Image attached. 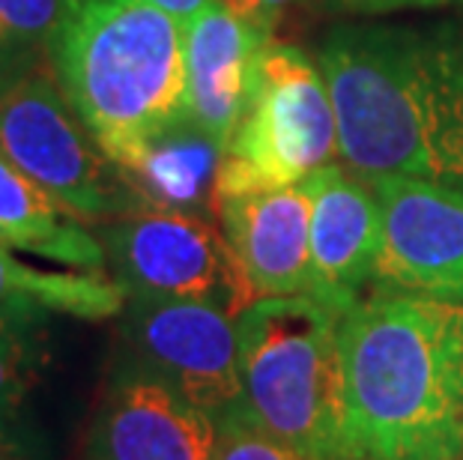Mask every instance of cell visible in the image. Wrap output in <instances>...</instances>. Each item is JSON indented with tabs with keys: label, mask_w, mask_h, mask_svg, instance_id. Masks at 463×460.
Returning <instances> with one entry per match:
<instances>
[{
	"label": "cell",
	"mask_w": 463,
	"mask_h": 460,
	"mask_svg": "<svg viewBox=\"0 0 463 460\" xmlns=\"http://www.w3.org/2000/svg\"><path fill=\"white\" fill-rule=\"evenodd\" d=\"M338 153L364 180L463 185V31L344 24L320 45Z\"/></svg>",
	"instance_id": "obj_1"
},
{
	"label": "cell",
	"mask_w": 463,
	"mask_h": 460,
	"mask_svg": "<svg viewBox=\"0 0 463 460\" xmlns=\"http://www.w3.org/2000/svg\"><path fill=\"white\" fill-rule=\"evenodd\" d=\"M338 335L368 460H463V305L377 290L344 311Z\"/></svg>",
	"instance_id": "obj_2"
},
{
	"label": "cell",
	"mask_w": 463,
	"mask_h": 460,
	"mask_svg": "<svg viewBox=\"0 0 463 460\" xmlns=\"http://www.w3.org/2000/svg\"><path fill=\"white\" fill-rule=\"evenodd\" d=\"M52 63L84 129L123 174L185 120V24L144 0H69Z\"/></svg>",
	"instance_id": "obj_3"
},
{
	"label": "cell",
	"mask_w": 463,
	"mask_h": 460,
	"mask_svg": "<svg viewBox=\"0 0 463 460\" xmlns=\"http://www.w3.org/2000/svg\"><path fill=\"white\" fill-rule=\"evenodd\" d=\"M341 311L314 296H269L236 317L242 400L305 460H368L350 422Z\"/></svg>",
	"instance_id": "obj_4"
},
{
	"label": "cell",
	"mask_w": 463,
	"mask_h": 460,
	"mask_svg": "<svg viewBox=\"0 0 463 460\" xmlns=\"http://www.w3.org/2000/svg\"><path fill=\"white\" fill-rule=\"evenodd\" d=\"M0 155L78 221H114L144 207L45 72L24 75L0 96Z\"/></svg>",
	"instance_id": "obj_5"
},
{
	"label": "cell",
	"mask_w": 463,
	"mask_h": 460,
	"mask_svg": "<svg viewBox=\"0 0 463 460\" xmlns=\"http://www.w3.org/2000/svg\"><path fill=\"white\" fill-rule=\"evenodd\" d=\"M102 246L126 299L210 302L231 317L254 302L228 237L206 215L137 207L108 221Z\"/></svg>",
	"instance_id": "obj_6"
},
{
	"label": "cell",
	"mask_w": 463,
	"mask_h": 460,
	"mask_svg": "<svg viewBox=\"0 0 463 460\" xmlns=\"http://www.w3.org/2000/svg\"><path fill=\"white\" fill-rule=\"evenodd\" d=\"M338 153V117L320 66L297 45L266 42L258 84L228 155L263 180L293 185L332 164Z\"/></svg>",
	"instance_id": "obj_7"
},
{
	"label": "cell",
	"mask_w": 463,
	"mask_h": 460,
	"mask_svg": "<svg viewBox=\"0 0 463 460\" xmlns=\"http://www.w3.org/2000/svg\"><path fill=\"white\" fill-rule=\"evenodd\" d=\"M129 361L219 418L242 400L236 317L210 302L129 299L123 308Z\"/></svg>",
	"instance_id": "obj_8"
},
{
	"label": "cell",
	"mask_w": 463,
	"mask_h": 460,
	"mask_svg": "<svg viewBox=\"0 0 463 460\" xmlns=\"http://www.w3.org/2000/svg\"><path fill=\"white\" fill-rule=\"evenodd\" d=\"M213 219L240 260L254 302L308 293L311 198L305 183H269L224 155L213 189Z\"/></svg>",
	"instance_id": "obj_9"
},
{
	"label": "cell",
	"mask_w": 463,
	"mask_h": 460,
	"mask_svg": "<svg viewBox=\"0 0 463 460\" xmlns=\"http://www.w3.org/2000/svg\"><path fill=\"white\" fill-rule=\"evenodd\" d=\"M380 201L383 290L463 305V185L421 177L371 180Z\"/></svg>",
	"instance_id": "obj_10"
},
{
	"label": "cell",
	"mask_w": 463,
	"mask_h": 460,
	"mask_svg": "<svg viewBox=\"0 0 463 460\" xmlns=\"http://www.w3.org/2000/svg\"><path fill=\"white\" fill-rule=\"evenodd\" d=\"M84 460H215V418L126 361L87 427Z\"/></svg>",
	"instance_id": "obj_11"
},
{
	"label": "cell",
	"mask_w": 463,
	"mask_h": 460,
	"mask_svg": "<svg viewBox=\"0 0 463 460\" xmlns=\"http://www.w3.org/2000/svg\"><path fill=\"white\" fill-rule=\"evenodd\" d=\"M311 198L308 293L335 311H347L373 281L380 254V201L371 180L326 164L305 180Z\"/></svg>",
	"instance_id": "obj_12"
},
{
	"label": "cell",
	"mask_w": 463,
	"mask_h": 460,
	"mask_svg": "<svg viewBox=\"0 0 463 460\" xmlns=\"http://www.w3.org/2000/svg\"><path fill=\"white\" fill-rule=\"evenodd\" d=\"M266 42L222 0L185 24V120L224 150L249 111Z\"/></svg>",
	"instance_id": "obj_13"
},
{
	"label": "cell",
	"mask_w": 463,
	"mask_h": 460,
	"mask_svg": "<svg viewBox=\"0 0 463 460\" xmlns=\"http://www.w3.org/2000/svg\"><path fill=\"white\" fill-rule=\"evenodd\" d=\"M0 246L72 269L102 272L105 246L43 185L0 155Z\"/></svg>",
	"instance_id": "obj_14"
},
{
	"label": "cell",
	"mask_w": 463,
	"mask_h": 460,
	"mask_svg": "<svg viewBox=\"0 0 463 460\" xmlns=\"http://www.w3.org/2000/svg\"><path fill=\"white\" fill-rule=\"evenodd\" d=\"M224 155V146L183 120L146 146L135 168L123 177L144 207L203 215L213 212V189Z\"/></svg>",
	"instance_id": "obj_15"
},
{
	"label": "cell",
	"mask_w": 463,
	"mask_h": 460,
	"mask_svg": "<svg viewBox=\"0 0 463 460\" xmlns=\"http://www.w3.org/2000/svg\"><path fill=\"white\" fill-rule=\"evenodd\" d=\"M126 293L114 278L87 269H39L0 246V314L43 320L69 314L105 320L123 314Z\"/></svg>",
	"instance_id": "obj_16"
},
{
	"label": "cell",
	"mask_w": 463,
	"mask_h": 460,
	"mask_svg": "<svg viewBox=\"0 0 463 460\" xmlns=\"http://www.w3.org/2000/svg\"><path fill=\"white\" fill-rule=\"evenodd\" d=\"M69 0H0V96L52 61Z\"/></svg>",
	"instance_id": "obj_17"
},
{
	"label": "cell",
	"mask_w": 463,
	"mask_h": 460,
	"mask_svg": "<svg viewBox=\"0 0 463 460\" xmlns=\"http://www.w3.org/2000/svg\"><path fill=\"white\" fill-rule=\"evenodd\" d=\"M43 338V320L0 314V446L6 443L31 391Z\"/></svg>",
	"instance_id": "obj_18"
},
{
	"label": "cell",
	"mask_w": 463,
	"mask_h": 460,
	"mask_svg": "<svg viewBox=\"0 0 463 460\" xmlns=\"http://www.w3.org/2000/svg\"><path fill=\"white\" fill-rule=\"evenodd\" d=\"M215 460H305L249 413L245 400L215 418Z\"/></svg>",
	"instance_id": "obj_19"
},
{
	"label": "cell",
	"mask_w": 463,
	"mask_h": 460,
	"mask_svg": "<svg viewBox=\"0 0 463 460\" xmlns=\"http://www.w3.org/2000/svg\"><path fill=\"white\" fill-rule=\"evenodd\" d=\"M222 4L228 6L236 18H242L245 24H251L258 33L272 39V31L279 27L284 13H288L293 4H299V0H222Z\"/></svg>",
	"instance_id": "obj_20"
},
{
	"label": "cell",
	"mask_w": 463,
	"mask_h": 460,
	"mask_svg": "<svg viewBox=\"0 0 463 460\" xmlns=\"http://www.w3.org/2000/svg\"><path fill=\"white\" fill-rule=\"evenodd\" d=\"M338 13L350 15H386L401 13V9H437L449 4H463V0H329Z\"/></svg>",
	"instance_id": "obj_21"
},
{
	"label": "cell",
	"mask_w": 463,
	"mask_h": 460,
	"mask_svg": "<svg viewBox=\"0 0 463 460\" xmlns=\"http://www.w3.org/2000/svg\"><path fill=\"white\" fill-rule=\"evenodd\" d=\"M144 4H150L156 9H162V13H167L171 18H176V22L189 24L194 15L203 13L206 6L219 4V0H144Z\"/></svg>",
	"instance_id": "obj_22"
}]
</instances>
